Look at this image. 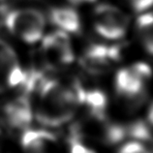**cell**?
Segmentation results:
<instances>
[{
  "label": "cell",
  "mask_w": 153,
  "mask_h": 153,
  "mask_svg": "<svg viewBox=\"0 0 153 153\" xmlns=\"http://www.w3.org/2000/svg\"><path fill=\"white\" fill-rule=\"evenodd\" d=\"M137 32L143 48L153 54V14H143L137 19Z\"/></svg>",
  "instance_id": "13"
},
{
  "label": "cell",
  "mask_w": 153,
  "mask_h": 153,
  "mask_svg": "<svg viewBox=\"0 0 153 153\" xmlns=\"http://www.w3.org/2000/svg\"><path fill=\"white\" fill-rule=\"evenodd\" d=\"M69 143H70L69 153H96L93 149L87 147L82 143V140H80L79 139L69 137Z\"/></svg>",
  "instance_id": "15"
},
{
  "label": "cell",
  "mask_w": 153,
  "mask_h": 153,
  "mask_svg": "<svg viewBox=\"0 0 153 153\" xmlns=\"http://www.w3.org/2000/svg\"><path fill=\"white\" fill-rule=\"evenodd\" d=\"M41 55L46 66L51 69L71 64L75 54L68 33L57 30L43 38Z\"/></svg>",
  "instance_id": "6"
},
{
  "label": "cell",
  "mask_w": 153,
  "mask_h": 153,
  "mask_svg": "<svg viewBox=\"0 0 153 153\" xmlns=\"http://www.w3.org/2000/svg\"><path fill=\"white\" fill-rule=\"evenodd\" d=\"M146 122L150 127H153V103L150 105L149 108H148L147 111V118H146Z\"/></svg>",
  "instance_id": "18"
},
{
  "label": "cell",
  "mask_w": 153,
  "mask_h": 153,
  "mask_svg": "<svg viewBox=\"0 0 153 153\" xmlns=\"http://www.w3.org/2000/svg\"><path fill=\"white\" fill-rule=\"evenodd\" d=\"M127 137H130L133 140H140L143 143L152 142L153 135L151 132V127L148 125L147 122L136 121L131 123L130 125L126 126Z\"/></svg>",
  "instance_id": "14"
},
{
  "label": "cell",
  "mask_w": 153,
  "mask_h": 153,
  "mask_svg": "<svg viewBox=\"0 0 153 153\" xmlns=\"http://www.w3.org/2000/svg\"><path fill=\"white\" fill-rule=\"evenodd\" d=\"M84 88L78 82L70 85L46 78L34 94V117L47 127H59L69 122L82 105Z\"/></svg>",
  "instance_id": "1"
},
{
  "label": "cell",
  "mask_w": 153,
  "mask_h": 153,
  "mask_svg": "<svg viewBox=\"0 0 153 153\" xmlns=\"http://www.w3.org/2000/svg\"><path fill=\"white\" fill-rule=\"evenodd\" d=\"M93 25L103 38L118 40L126 34L129 19L119 8L111 4H101L93 12Z\"/></svg>",
  "instance_id": "5"
},
{
  "label": "cell",
  "mask_w": 153,
  "mask_h": 153,
  "mask_svg": "<svg viewBox=\"0 0 153 153\" xmlns=\"http://www.w3.org/2000/svg\"><path fill=\"white\" fill-rule=\"evenodd\" d=\"M2 143H3V137L1 131H0V152H1V148H2Z\"/></svg>",
  "instance_id": "20"
},
{
  "label": "cell",
  "mask_w": 153,
  "mask_h": 153,
  "mask_svg": "<svg viewBox=\"0 0 153 153\" xmlns=\"http://www.w3.org/2000/svg\"><path fill=\"white\" fill-rule=\"evenodd\" d=\"M3 22L12 35L27 44H34L40 41L46 26L44 15L32 8L8 12L4 16Z\"/></svg>",
  "instance_id": "4"
},
{
  "label": "cell",
  "mask_w": 153,
  "mask_h": 153,
  "mask_svg": "<svg viewBox=\"0 0 153 153\" xmlns=\"http://www.w3.org/2000/svg\"><path fill=\"white\" fill-rule=\"evenodd\" d=\"M152 75L151 68L143 62L135 63L119 70L115 76V88L128 107L135 108L146 100V83Z\"/></svg>",
  "instance_id": "3"
},
{
  "label": "cell",
  "mask_w": 153,
  "mask_h": 153,
  "mask_svg": "<svg viewBox=\"0 0 153 153\" xmlns=\"http://www.w3.org/2000/svg\"><path fill=\"white\" fill-rule=\"evenodd\" d=\"M69 1L74 4H79V3H84V2H93L95 0H69Z\"/></svg>",
  "instance_id": "19"
},
{
  "label": "cell",
  "mask_w": 153,
  "mask_h": 153,
  "mask_svg": "<svg viewBox=\"0 0 153 153\" xmlns=\"http://www.w3.org/2000/svg\"><path fill=\"white\" fill-rule=\"evenodd\" d=\"M1 14H3V13H2V11H1V8H0V15H1Z\"/></svg>",
  "instance_id": "21"
},
{
  "label": "cell",
  "mask_w": 153,
  "mask_h": 153,
  "mask_svg": "<svg viewBox=\"0 0 153 153\" xmlns=\"http://www.w3.org/2000/svg\"><path fill=\"white\" fill-rule=\"evenodd\" d=\"M25 153H59V143L52 133L41 129H25L21 139Z\"/></svg>",
  "instance_id": "10"
},
{
  "label": "cell",
  "mask_w": 153,
  "mask_h": 153,
  "mask_svg": "<svg viewBox=\"0 0 153 153\" xmlns=\"http://www.w3.org/2000/svg\"><path fill=\"white\" fill-rule=\"evenodd\" d=\"M88 114H104L108 107V99L103 91L98 89L83 90L82 105Z\"/></svg>",
  "instance_id": "12"
},
{
  "label": "cell",
  "mask_w": 153,
  "mask_h": 153,
  "mask_svg": "<svg viewBox=\"0 0 153 153\" xmlns=\"http://www.w3.org/2000/svg\"><path fill=\"white\" fill-rule=\"evenodd\" d=\"M50 19L53 25L66 33L78 34L82 30L79 15L71 7H54L50 11Z\"/></svg>",
  "instance_id": "11"
},
{
  "label": "cell",
  "mask_w": 153,
  "mask_h": 153,
  "mask_svg": "<svg viewBox=\"0 0 153 153\" xmlns=\"http://www.w3.org/2000/svg\"><path fill=\"white\" fill-rule=\"evenodd\" d=\"M70 137L83 140L90 139L106 146H114L127 137L126 126L111 121L107 114H94L86 112L85 115L71 128Z\"/></svg>",
  "instance_id": "2"
},
{
  "label": "cell",
  "mask_w": 153,
  "mask_h": 153,
  "mask_svg": "<svg viewBox=\"0 0 153 153\" xmlns=\"http://www.w3.org/2000/svg\"><path fill=\"white\" fill-rule=\"evenodd\" d=\"M25 70L9 44L0 38V93L21 84Z\"/></svg>",
  "instance_id": "8"
},
{
  "label": "cell",
  "mask_w": 153,
  "mask_h": 153,
  "mask_svg": "<svg viewBox=\"0 0 153 153\" xmlns=\"http://www.w3.org/2000/svg\"><path fill=\"white\" fill-rule=\"evenodd\" d=\"M118 153H151L142 143L131 142L123 146Z\"/></svg>",
  "instance_id": "16"
},
{
  "label": "cell",
  "mask_w": 153,
  "mask_h": 153,
  "mask_svg": "<svg viewBox=\"0 0 153 153\" xmlns=\"http://www.w3.org/2000/svg\"><path fill=\"white\" fill-rule=\"evenodd\" d=\"M137 12H143L153 6V0H126Z\"/></svg>",
  "instance_id": "17"
},
{
  "label": "cell",
  "mask_w": 153,
  "mask_h": 153,
  "mask_svg": "<svg viewBox=\"0 0 153 153\" xmlns=\"http://www.w3.org/2000/svg\"><path fill=\"white\" fill-rule=\"evenodd\" d=\"M6 123L15 130H25L34 117L33 101L26 93L21 94L8 102L3 108Z\"/></svg>",
  "instance_id": "9"
},
{
  "label": "cell",
  "mask_w": 153,
  "mask_h": 153,
  "mask_svg": "<svg viewBox=\"0 0 153 153\" xmlns=\"http://www.w3.org/2000/svg\"><path fill=\"white\" fill-rule=\"evenodd\" d=\"M122 46H105L94 44L87 47L80 58V65L91 75H102L110 69L111 64L121 60Z\"/></svg>",
  "instance_id": "7"
}]
</instances>
